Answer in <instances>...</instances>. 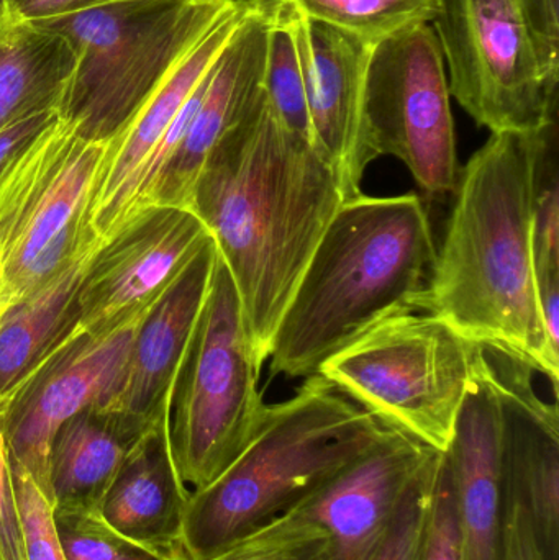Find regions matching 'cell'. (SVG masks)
I'll use <instances>...</instances> for the list:
<instances>
[{
  "label": "cell",
  "instance_id": "obj_1",
  "mask_svg": "<svg viewBox=\"0 0 559 560\" xmlns=\"http://www.w3.org/2000/svg\"><path fill=\"white\" fill-rule=\"evenodd\" d=\"M345 200L328 161L282 127L265 94L207 158L190 210L235 282L259 364Z\"/></svg>",
  "mask_w": 559,
  "mask_h": 560
},
{
  "label": "cell",
  "instance_id": "obj_2",
  "mask_svg": "<svg viewBox=\"0 0 559 560\" xmlns=\"http://www.w3.org/2000/svg\"><path fill=\"white\" fill-rule=\"evenodd\" d=\"M544 128L491 133L459 174L442 248L416 310L432 313L471 341L514 352L550 378L559 354L541 323L532 219Z\"/></svg>",
  "mask_w": 559,
  "mask_h": 560
},
{
  "label": "cell",
  "instance_id": "obj_3",
  "mask_svg": "<svg viewBox=\"0 0 559 560\" xmlns=\"http://www.w3.org/2000/svg\"><path fill=\"white\" fill-rule=\"evenodd\" d=\"M436 248L417 194L345 200L322 236L272 339V372L312 377L396 313L416 310Z\"/></svg>",
  "mask_w": 559,
  "mask_h": 560
},
{
  "label": "cell",
  "instance_id": "obj_4",
  "mask_svg": "<svg viewBox=\"0 0 559 560\" xmlns=\"http://www.w3.org/2000/svg\"><path fill=\"white\" fill-rule=\"evenodd\" d=\"M386 427L321 375L268 407L263 427L212 483L190 492L184 520L187 560H206L288 515L363 454Z\"/></svg>",
  "mask_w": 559,
  "mask_h": 560
},
{
  "label": "cell",
  "instance_id": "obj_5",
  "mask_svg": "<svg viewBox=\"0 0 559 560\" xmlns=\"http://www.w3.org/2000/svg\"><path fill=\"white\" fill-rule=\"evenodd\" d=\"M235 0H107L35 25L71 45L75 68L58 115L110 143Z\"/></svg>",
  "mask_w": 559,
  "mask_h": 560
},
{
  "label": "cell",
  "instance_id": "obj_6",
  "mask_svg": "<svg viewBox=\"0 0 559 560\" xmlns=\"http://www.w3.org/2000/svg\"><path fill=\"white\" fill-rule=\"evenodd\" d=\"M481 354V342L439 316L407 310L331 355L318 375L383 427L445 453Z\"/></svg>",
  "mask_w": 559,
  "mask_h": 560
},
{
  "label": "cell",
  "instance_id": "obj_7",
  "mask_svg": "<svg viewBox=\"0 0 559 560\" xmlns=\"http://www.w3.org/2000/svg\"><path fill=\"white\" fill-rule=\"evenodd\" d=\"M259 371L235 282L219 256L167 410L174 466L190 492L222 476L263 427L269 405Z\"/></svg>",
  "mask_w": 559,
  "mask_h": 560
},
{
  "label": "cell",
  "instance_id": "obj_8",
  "mask_svg": "<svg viewBox=\"0 0 559 560\" xmlns=\"http://www.w3.org/2000/svg\"><path fill=\"white\" fill-rule=\"evenodd\" d=\"M110 143L58 115L0 171V315L101 243L91 209Z\"/></svg>",
  "mask_w": 559,
  "mask_h": 560
},
{
  "label": "cell",
  "instance_id": "obj_9",
  "mask_svg": "<svg viewBox=\"0 0 559 560\" xmlns=\"http://www.w3.org/2000/svg\"><path fill=\"white\" fill-rule=\"evenodd\" d=\"M449 78L435 30L410 26L371 49L364 127L371 156L406 164L427 199L455 196L462 167Z\"/></svg>",
  "mask_w": 559,
  "mask_h": 560
},
{
  "label": "cell",
  "instance_id": "obj_10",
  "mask_svg": "<svg viewBox=\"0 0 559 560\" xmlns=\"http://www.w3.org/2000/svg\"><path fill=\"white\" fill-rule=\"evenodd\" d=\"M433 30L450 94L491 133H534L558 120V88L545 81L515 0H440Z\"/></svg>",
  "mask_w": 559,
  "mask_h": 560
},
{
  "label": "cell",
  "instance_id": "obj_11",
  "mask_svg": "<svg viewBox=\"0 0 559 560\" xmlns=\"http://www.w3.org/2000/svg\"><path fill=\"white\" fill-rule=\"evenodd\" d=\"M144 315L98 331L75 328L0 400L10 463L28 474L48 502V454L56 431L74 415L107 405Z\"/></svg>",
  "mask_w": 559,
  "mask_h": 560
},
{
  "label": "cell",
  "instance_id": "obj_12",
  "mask_svg": "<svg viewBox=\"0 0 559 560\" xmlns=\"http://www.w3.org/2000/svg\"><path fill=\"white\" fill-rule=\"evenodd\" d=\"M210 238L190 209L131 210L89 258L78 329L98 331L144 315Z\"/></svg>",
  "mask_w": 559,
  "mask_h": 560
},
{
  "label": "cell",
  "instance_id": "obj_13",
  "mask_svg": "<svg viewBox=\"0 0 559 560\" xmlns=\"http://www.w3.org/2000/svg\"><path fill=\"white\" fill-rule=\"evenodd\" d=\"M439 451L386 428L363 454L288 515L324 533L327 560H373Z\"/></svg>",
  "mask_w": 559,
  "mask_h": 560
},
{
  "label": "cell",
  "instance_id": "obj_14",
  "mask_svg": "<svg viewBox=\"0 0 559 560\" xmlns=\"http://www.w3.org/2000/svg\"><path fill=\"white\" fill-rule=\"evenodd\" d=\"M501 407V474L505 505L532 522L545 559L559 560V411L534 387L535 369L499 346H486Z\"/></svg>",
  "mask_w": 559,
  "mask_h": 560
},
{
  "label": "cell",
  "instance_id": "obj_15",
  "mask_svg": "<svg viewBox=\"0 0 559 560\" xmlns=\"http://www.w3.org/2000/svg\"><path fill=\"white\" fill-rule=\"evenodd\" d=\"M292 9L312 143L335 171L345 199H354L374 161L364 127V88L374 45L308 19L294 3Z\"/></svg>",
  "mask_w": 559,
  "mask_h": 560
},
{
  "label": "cell",
  "instance_id": "obj_16",
  "mask_svg": "<svg viewBox=\"0 0 559 560\" xmlns=\"http://www.w3.org/2000/svg\"><path fill=\"white\" fill-rule=\"evenodd\" d=\"M268 26V9L263 0H253L248 12L213 62L206 91L187 125L186 133L156 179L138 197L131 210L141 206L190 209L194 186L207 158L265 94L263 74Z\"/></svg>",
  "mask_w": 559,
  "mask_h": 560
},
{
  "label": "cell",
  "instance_id": "obj_17",
  "mask_svg": "<svg viewBox=\"0 0 559 560\" xmlns=\"http://www.w3.org/2000/svg\"><path fill=\"white\" fill-rule=\"evenodd\" d=\"M217 252L212 238L138 325L117 390L98 410L153 427L167 418L174 382L209 295Z\"/></svg>",
  "mask_w": 559,
  "mask_h": 560
},
{
  "label": "cell",
  "instance_id": "obj_18",
  "mask_svg": "<svg viewBox=\"0 0 559 560\" xmlns=\"http://www.w3.org/2000/svg\"><path fill=\"white\" fill-rule=\"evenodd\" d=\"M443 456L455 489L463 558L501 560L508 513L501 474V407L485 345Z\"/></svg>",
  "mask_w": 559,
  "mask_h": 560
},
{
  "label": "cell",
  "instance_id": "obj_19",
  "mask_svg": "<svg viewBox=\"0 0 559 560\" xmlns=\"http://www.w3.org/2000/svg\"><path fill=\"white\" fill-rule=\"evenodd\" d=\"M252 3L253 0H235L232 9L167 75L127 130L112 141L91 209L92 226L101 238H105L130 212L144 167Z\"/></svg>",
  "mask_w": 559,
  "mask_h": 560
},
{
  "label": "cell",
  "instance_id": "obj_20",
  "mask_svg": "<svg viewBox=\"0 0 559 560\" xmlns=\"http://www.w3.org/2000/svg\"><path fill=\"white\" fill-rule=\"evenodd\" d=\"M190 490L174 466L167 418L137 441L108 487L98 516L118 535L176 560L183 549Z\"/></svg>",
  "mask_w": 559,
  "mask_h": 560
},
{
  "label": "cell",
  "instance_id": "obj_21",
  "mask_svg": "<svg viewBox=\"0 0 559 560\" xmlns=\"http://www.w3.org/2000/svg\"><path fill=\"white\" fill-rule=\"evenodd\" d=\"M153 427L98 408L69 418L49 446L53 512H98L131 447Z\"/></svg>",
  "mask_w": 559,
  "mask_h": 560
},
{
  "label": "cell",
  "instance_id": "obj_22",
  "mask_svg": "<svg viewBox=\"0 0 559 560\" xmlns=\"http://www.w3.org/2000/svg\"><path fill=\"white\" fill-rule=\"evenodd\" d=\"M92 252L0 315V400L78 328L79 293Z\"/></svg>",
  "mask_w": 559,
  "mask_h": 560
},
{
  "label": "cell",
  "instance_id": "obj_23",
  "mask_svg": "<svg viewBox=\"0 0 559 560\" xmlns=\"http://www.w3.org/2000/svg\"><path fill=\"white\" fill-rule=\"evenodd\" d=\"M75 68L71 45L30 22L0 25V130L45 112H58Z\"/></svg>",
  "mask_w": 559,
  "mask_h": 560
},
{
  "label": "cell",
  "instance_id": "obj_24",
  "mask_svg": "<svg viewBox=\"0 0 559 560\" xmlns=\"http://www.w3.org/2000/svg\"><path fill=\"white\" fill-rule=\"evenodd\" d=\"M535 282L545 335L559 341V171L558 120L541 133L535 167L534 219H532Z\"/></svg>",
  "mask_w": 559,
  "mask_h": 560
},
{
  "label": "cell",
  "instance_id": "obj_25",
  "mask_svg": "<svg viewBox=\"0 0 559 560\" xmlns=\"http://www.w3.org/2000/svg\"><path fill=\"white\" fill-rule=\"evenodd\" d=\"M263 3L269 19L263 74L266 101L282 127L312 143L304 75L292 19L294 9L286 0H263Z\"/></svg>",
  "mask_w": 559,
  "mask_h": 560
},
{
  "label": "cell",
  "instance_id": "obj_26",
  "mask_svg": "<svg viewBox=\"0 0 559 560\" xmlns=\"http://www.w3.org/2000/svg\"><path fill=\"white\" fill-rule=\"evenodd\" d=\"M305 16L376 45L410 26L430 25L440 0H286Z\"/></svg>",
  "mask_w": 559,
  "mask_h": 560
},
{
  "label": "cell",
  "instance_id": "obj_27",
  "mask_svg": "<svg viewBox=\"0 0 559 560\" xmlns=\"http://www.w3.org/2000/svg\"><path fill=\"white\" fill-rule=\"evenodd\" d=\"M206 560H327V541L317 526L284 515Z\"/></svg>",
  "mask_w": 559,
  "mask_h": 560
},
{
  "label": "cell",
  "instance_id": "obj_28",
  "mask_svg": "<svg viewBox=\"0 0 559 560\" xmlns=\"http://www.w3.org/2000/svg\"><path fill=\"white\" fill-rule=\"evenodd\" d=\"M53 523L66 560H176L118 535L97 512H53Z\"/></svg>",
  "mask_w": 559,
  "mask_h": 560
},
{
  "label": "cell",
  "instance_id": "obj_29",
  "mask_svg": "<svg viewBox=\"0 0 559 560\" xmlns=\"http://www.w3.org/2000/svg\"><path fill=\"white\" fill-rule=\"evenodd\" d=\"M419 560H465L456 516L455 489L443 453L433 479L432 500Z\"/></svg>",
  "mask_w": 559,
  "mask_h": 560
},
{
  "label": "cell",
  "instance_id": "obj_30",
  "mask_svg": "<svg viewBox=\"0 0 559 560\" xmlns=\"http://www.w3.org/2000/svg\"><path fill=\"white\" fill-rule=\"evenodd\" d=\"M440 454L407 497L386 541L381 546L380 552L373 560L420 559Z\"/></svg>",
  "mask_w": 559,
  "mask_h": 560
},
{
  "label": "cell",
  "instance_id": "obj_31",
  "mask_svg": "<svg viewBox=\"0 0 559 560\" xmlns=\"http://www.w3.org/2000/svg\"><path fill=\"white\" fill-rule=\"evenodd\" d=\"M13 486L28 560H66L56 538L53 509L25 470L12 464Z\"/></svg>",
  "mask_w": 559,
  "mask_h": 560
},
{
  "label": "cell",
  "instance_id": "obj_32",
  "mask_svg": "<svg viewBox=\"0 0 559 560\" xmlns=\"http://www.w3.org/2000/svg\"><path fill=\"white\" fill-rule=\"evenodd\" d=\"M531 32L545 81L559 84V0H515Z\"/></svg>",
  "mask_w": 559,
  "mask_h": 560
},
{
  "label": "cell",
  "instance_id": "obj_33",
  "mask_svg": "<svg viewBox=\"0 0 559 560\" xmlns=\"http://www.w3.org/2000/svg\"><path fill=\"white\" fill-rule=\"evenodd\" d=\"M0 560H28L13 486L12 463L0 430Z\"/></svg>",
  "mask_w": 559,
  "mask_h": 560
},
{
  "label": "cell",
  "instance_id": "obj_34",
  "mask_svg": "<svg viewBox=\"0 0 559 560\" xmlns=\"http://www.w3.org/2000/svg\"><path fill=\"white\" fill-rule=\"evenodd\" d=\"M501 560H547L532 528L531 518L517 503H511L505 513Z\"/></svg>",
  "mask_w": 559,
  "mask_h": 560
},
{
  "label": "cell",
  "instance_id": "obj_35",
  "mask_svg": "<svg viewBox=\"0 0 559 560\" xmlns=\"http://www.w3.org/2000/svg\"><path fill=\"white\" fill-rule=\"evenodd\" d=\"M56 118H58V112H45V114L23 118V120L15 121V124L0 130V171L30 141L35 140L45 128H48Z\"/></svg>",
  "mask_w": 559,
  "mask_h": 560
},
{
  "label": "cell",
  "instance_id": "obj_36",
  "mask_svg": "<svg viewBox=\"0 0 559 560\" xmlns=\"http://www.w3.org/2000/svg\"><path fill=\"white\" fill-rule=\"evenodd\" d=\"M102 2L107 0H7V5L9 20L12 22H36L88 9Z\"/></svg>",
  "mask_w": 559,
  "mask_h": 560
},
{
  "label": "cell",
  "instance_id": "obj_37",
  "mask_svg": "<svg viewBox=\"0 0 559 560\" xmlns=\"http://www.w3.org/2000/svg\"><path fill=\"white\" fill-rule=\"evenodd\" d=\"M9 20V5L7 0H0V25Z\"/></svg>",
  "mask_w": 559,
  "mask_h": 560
}]
</instances>
